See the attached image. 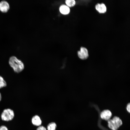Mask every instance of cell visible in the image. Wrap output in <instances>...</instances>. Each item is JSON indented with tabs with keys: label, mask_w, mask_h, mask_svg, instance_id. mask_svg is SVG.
Listing matches in <instances>:
<instances>
[{
	"label": "cell",
	"mask_w": 130,
	"mask_h": 130,
	"mask_svg": "<svg viewBox=\"0 0 130 130\" xmlns=\"http://www.w3.org/2000/svg\"><path fill=\"white\" fill-rule=\"evenodd\" d=\"M95 7L96 10L100 13H104L107 11L106 7L103 3L97 4L95 5Z\"/></svg>",
	"instance_id": "7"
},
{
	"label": "cell",
	"mask_w": 130,
	"mask_h": 130,
	"mask_svg": "<svg viewBox=\"0 0 130 130\" xmlns=\"http://www.w3.org/2000/svg\"><path fill=\"white\" fill-rule=\"evenodd\" d=\"M32 122L33 125L37 126H40L42 123L40 117L37 115H35L32 117Z\"/></svg>",
	"instance_id": "8"
},
{
	"label": "cell",
	"mask_w": 130,
	"mask_h": 130,
	"mask_svg": "<svg viewBox=\"0 0 130 130\" xmlns=\"http://www.w3.org/2000/svg\"><path fill=\"white\" fill-rule=\"evenodd\" d=\"M37 130H46V129L44 127L41 126L38 127L37 129Z\"/></svg>",
	"instance_id": "13"
},
{
	"label": "cell",
	"mask_w": 130,
	"mask_h": 130,
	"mask_svg": "<svg viewBox=\"0 0 130 130\" xmlns=\"http://www.w3.org/2000/svg\"><path fill=\"white\" fill-rule=\"evenodd\" d=\"M14 116L13 111L11 109H7L3 110L1 115V117L3 120L7 121L12 120Z\"/></svg>",
	"instance_id": "3"
},
{
	"label": "cell",
	"mask_w": 130,
	"mask_h": 130,
	"mask_svg": "<svg viewBox=\"0 0 130 130\" xmlns=\"http://www.w3.org/2000/svg\"><path fill=\"white\" fill-rule=\"evenodd\" d=\"M1 94L0 93V101L1 100Z\"/></svg>",
	"instance_id": "16"
},
{
	"label": "cell",
	"mask_w": 130,
	"mask_h": 130,
	"mask_svg": "<svg viewBox=\"0 0 130 130\" xmlns=\"http://www.w3.org/2000/svg\"><path fill=\"white\" fill-rule=\"evenodd\" d=\"M9 8V5L7 1L3 0L0 2V11L1 12L6 13Z\"/></svg>",
	"instance_id": "5"
},
{
	"label": "cell",
	"mask_w": 130,
	"mask_h": 130,
	"mask_svg": "<svg viewBox=\"0 0 130 130\" xmlns=\"http://www.w3.org/2000/svg\"><path fill=\"white\" fill-rule=\"evenodd\" d=\"M57 127L56 124L52 122L49 124L47 126V130H55Z\"/></svg>",
	"instance_id": "10"
},
{
	"label": "cell",
	"mask_w": 130,
	"mask_h": 130,
	"mask_svg": "<svg viewBox=\"0 0 130 130\" xmlns=\"http://www.w3.org/2000/svg\"><path fill=\"white\" fill-rule=\"evenodd\" d=\"M126 109L130 113V103L128 104L127 105Z\"/></svg>",
	"instance_id": "15"
},
{
	"label": "cell",
	"mask_w": 130,
	"mask_h": 130,
	"mask_svg": "<svg viewBox=\"0 0 130 130\" xmlns=\"http://www.w3.org/2000/svg\"><path fill=\"white\" fill-rule=\"evenodd\" d=\"M6 83L3 78L0 76V89L6 86Z\"/></svg>",
	"instance_id": "12"
},
{
	"label": "cell",
	"mask_w": 130,
	"mask_h": 130,
	"mask_svg": "<svg viewBox=\"0 0 130 130\" xmlns=\"http://www.w3.org/2000/svg\"><path fill=\"white\" fill-rule=\"evenodd\" d=\"M108 127L112 130H117L122 124L121 120L117 116L108 120Z\"/></svg>",
	"instance_id": "2"
},
{
	"label": "cell",
	"mask_w": 130,
	"mask_h": 130,
	"mask_svg": "<svg viewBox=\"0 0 130 130\" xmlns=\"http://www.w3.org/2000/svg\"><path fill=\"white\" fill-rule=\"evenodd\" d=\"M0 130H8L7 128L4 125H2L0 127Z\"/></svg>",
	"instance_id": "14"
},
{
	"label": "cell",
	"mask_w": 130,
	"mask_h": 130,
	"mask_svg": "<svg viewBox=\"0 0 130 130\" xmlns=\"http://www.w3.org/2000/svg\"><path fill=\"white\" fill-rule=\"evenodd\" d=\"M78 57L82 60H85L87 59L89 57L88 51L86 48L81 47L80 48V51L77 52Z\"/></svg>",
	"instance_id": "4"
},
{
	"label": "cell",
	"mask_w": 130,
	"mask_h": 130,
	"mask_svg": "<svg viewBox=\"0 0 130 130\" xmlns=\"http://www.w3.org/2000/svg\"><path fill=\"white\" fill-rule=\"evenodd\" d=\"M59 11L60 12L63 14H67L70 12V10L69 7L67 5H62L59 7Z\"/></svg>",
	"instance_id": "9"
},
{
	"label": "cell",
	"mask_w": 130,
	"mask_h": 130,
	"mask_svg": "<svg viewBox=\"0 0 130 130\" xmlns=\"http://www.w3.org/2000/svg\"><path fill=\"white\" fill-rule=\"evenodd\" d=\"M112 115L111 112L108 110H103L100 114V117L102 119L107 121L110 119Z\"/></svg>",
	"instance_id": "6"
},
{
	"label": "cell",
	"mask_w": 130,
	"mask_h": 130,
	"mask_svg": "<svg viewBox=\"0 0 130 130\" xmlns=\"http://www.w3.org/2000/svg\"><path fill=\"white\" fill-rule=\"evenodd\" d=\"M9 63L14 71L17 73L21 72L24 69V66L23 63L14 56H12L9 58Z\"/></svg>",
	"instance_id": "1"
},
{
	"label": "cell",
	"mask_w": 130,
	"mask_h": 130,
	"mask_svg": "<svg viewBox=\"0 0 130 130\" xmlns=\"http://www.w3.org/2000/svg\"><path fill=\"white\" fill-rule=\"evenodd\" d=\"M65 3L69 7H72L76 4V2L74 0H66L65 1Z\"/></svg>",
	"instance_id": "11"
}]
</instances>
